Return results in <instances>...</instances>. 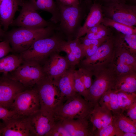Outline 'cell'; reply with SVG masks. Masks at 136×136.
Instances as JSON below:
<instances>
[{"instance_id": "6da1fadb", "label": "cell", "mask_w": 136, "mask_h": 136, "mask_svg": "<svg viewBox=\"0 0 136 136\" xmlns=\"http://www.w3.org/2000/svg\"><path fill=\"white\" fill-rule=\"evenodd\" d=\"M66 40L62 34L56 31L50 36L37 40L20 55L24 61L34 62L42 66L52 54L61 52Z\"/></svg>"}, {"instance_id": "7a4b0ae2", "label": "cell", "mask_w": 136, "mask_h": 136, "mask_svg": "<svg viewBox=\"0 0 136 136\" xmlns=\"http://www.w3.org/2000/svg\"><path fill=\"white\" fill-rule=\"evenodd\" d=\"M56 31L55 24L40 28L19 27L6 31L4 38L11 45L12 52L20 54L28 49L37 40L50 36Z\"/></svg>"}, {"instance_id": "3957f363", "label": "cell", "mask_w": 136, "mask_h": 136, "mask_svg": "<svg viewBox=\"0 0 136 136\" xmlns=\"http://www.w3.org/2000/svg\"><path fill=\"white\" fill-rule=\"evenodd\" d=\"M55 2L60 15L59 22L56 25V31L61 34L66 41L76 38L85 13L81 1L79 4L71 6H64Z\"/></svg>"}, {"instance_id": "277c9868", "label": "cell", "mask_w": 136, "mask_h": 136, "mask_svg": "<svg viewBox=\"0 0 136 136\" xmlns=\"http://www.w3.org/2000/svg\"><path fill=\"white\" fill-rule=\"evenodd\" d=\"M65 101L53 114L55 122L89 118L95 106L78 93Z\"/></svg>"}, {"instance_id": "5b68a950", "label": "cell", "mask_w": 136, "mask_h": 136, "mask_svg": "<svg viewBox=\"0 0 136 136\" xmlns=\"http://www.w3.org/2000/svg\"><path fill=\"white\" fill-rule=\"evenodd\" d=\"M34 86L38 92L40 109L53 116L55 111L65 101L55 81L45 76Z\"/></svg>"}, {"instance_id": "8992f818", "label": "cell", "mask_w": 136, "mask_h": 136, "mask_svg": "<svg viewBox=\"0 0 136 136\" xmlns=\"http://www.w3.org/2000/svg\"><path fill=\"white\" fill-rule=\"evenodd\" d=\"M91 71L95 79L85 99L95 105L105 93L114 89L117 75L110 64Z\"/></svg>"}, {"instance_id": "52a82bcc", "label": "cell", "mask_w": 136, "mask_h": 136, "mask_svg": "<svg viewBox=\"0 0 136 136\" xmlns=\"http://www.w3.org/2000/svg\"><path fill=\"white\" fill-rule=\"evenodd\" d=\"M12 79L21 84L26 88L30 89L45 76L42 66L34 62L24 61L15 70L8 73Z\"/></svg>"}, {"instance_id": "ba28073f", "label": "cell", "mask_w": 136, "mask_h": 136, "mask_svg": "<svg viewBox=\"0 0 136 136\" xmlns=\"http://www.w3.org/2000/svg\"><path fill=\"white\" fill-rule=\"evenodd\" d=\"M26 89L15 98L10 110L19 116L27 117L40 109L38 92L36 87Z\"/></svg>"}, {"instance_id": "9c48e42d", "label": "cell", "mask_w": 136, "mask_h": 136, "mask_svg": "<svg viewBox=\"0 0 136 136\" xmlns=\"http://www.w3.org/2000/svg\"><path fill=\"white\" fill-rule=\"evenodd\" d=\"M18 17L11 25L31 29L44 28L55 24L42 18L28 1L24 0Z\"/></svg>"}, {"instance_id": "30bf717a", "label": "cell", "mask_w": 136, "mask_h": 136, "mask_svg": "<svg viewBox=\"0 0 136 136\" xmlns=\"http://www.w3.org/2000/svg\"><path fill=\"white\" fill-rule=\"evenodd\" d=\"M103 9L107 17L131 26L136 25V7L122 1L106 4Z\"/></svg>"}, {"instance_id": "8fae6325", "label": "cell", "mask_w": 136, "mask_h": 136, "mask_svg": "<svg viewBox=\"0 0 136 136\" xmlns=\"http://www.w3.org/2000/svg\"><path fill=\"white\" fill-rule=\"evenodd\" d=\"M114 48L113 38L111 36L100 45L94 54L80 61L79 64L80 67L91 71L110 64Z\"/></svg>"}, {"instance_id": "7c38bea8", "label": "cell", "mask_w": 136, "mask_h": 136, "mask_svg": "<svg viewBox=\"0 0 136 136\" xmlns=\"http://www.w3.org/2000/svg\"><path fill=\"white\" fill-rule=\"evenodd\" d=\"M26 89L20 83L11 78L8 74L0 77V106L10 110L19 93Z\"/></svg>"}, {"instance_id": "4fadbf2b", "label": "cell", "mask_w": 136, "mask_h": 136, "mask_svg": "<svg viewBox=\"0 0 136 136\" xmlns=\"http://www.w3.org/2000/svg\"><path fill=\"white\" fill-rule=\"evenodd\" d=\"M27 119L31 136H45L55 122L52 116L40 109Z\"/></svg>"}, {"instance_id": "5bb4252c", "label": "cell", "mask_w": 136, "mask_h": 136, "mask_svg": "<svg viewBox=\"0 0 136 136\" xmlns=\"http://www.w3.org/2000/svg\"><path fill=\"white\" fill-rule=\"evenodd\" d=\"M110 64L117 76L136 72V56L114 45L113 54Z\"/></svg>"}, {"instance_id": "9a60e30c", "label": "cell", "mask_w": 136, "mask_h": 136, "mask_svg": "<svg viewBox=\"0 0 136 136\" xmlns=\"http://www.w3.org/2000/svg\"><path fill=\"white\" fill-rule=\"evenodd\" d=\"M59 53L55 52L52 54L42 66L45 76L54 80L71 67L66 56Z\"/></svg>"}, {"instance_id": "2e32d148", "label": "cell", "mask_w": 136, "mask_h": 136, "mask_svg": "<svg viewBox=\"0 0 136 136\" xmlns=\"http://www.w3.org/2000/svg\"><path fill=\"white\" fill-rule=\"evenodd\" d=\"M27 117L18 116L3 121L1 136H31Z\"/></svg>"}, {"instance_id": "e0dca14e", "label": "cell", "mask_w": 136, "mask_h": 136, "mask_svg": "<svg viewBox=\"0 0 136 136\" xmlns=\"http://www.w3.org/2000/svg\"><path fill=\"white\" fill-rule=\"evenodd\" d=\"M24 0H0V22L6 31L13 20L18 7Z\"/></svg>"}, {"instance_id": "ac0fdd59", "label": "cell", "mask_w": 136, "mask_h": 136, "mask_svg": "<svg viewBox=\"0 0 136 136\" xmlns=\"http://www.w3.org/2000/svg\"><path fill=\"white\" fill-rule=\"evenodd\" d=\"M89 119L88 118L60 121L70 136H93V128L90 127Z\"/></svg>"}, {"instance_id": "d6986e66", "label": "cell", "mask_w": 136, "mask_h": 136, "mask_svg": "<svg viewBox=\"0 0 136 136\" xmlns=\"http://www.w3.org/2000/svg\"><path fill=\"white\" fill-rule=\"evenodd\" d=\"M103 11L101 5L99 3L94 2L92 4L85 21L80 28L76 38L82 37L91 28L101 23L104 18Z\"/></svg>"}, {"instance_id": "ffe728a7", "label": "cell", "mask_w": 136, "mask_h": 136, "mask_svg": "<svg viewBox=\"0 0 136 136\" xmlns=\"http://www.w3.org/2000/svg\"><path fill=\"white\" fill-rule=\"evenodd\" d=\"M75 67H71L61 76L55 80L62 97L65 100L77 93L75 90L73 73Z\"/></svg>"}, {"instance_id": "44dd1931", "label": "cell", "mask_w": 136, "mask_h": 136, "mask_svg": "<svg viewBox=\"0 0 136 136\" xmlns=\"http://www.w3.org/2000/svg\"><path fill=\"white\" fill-rule=\"evenodd\" d=\"M114 89L118 91L136 93V72L118 75Z\"/></svg>"}, {"instance_id": "7402d4cb", "label": "cell", "mask_w": 136, "mask_h": 136, "mask_svg": "<svg viewBox=\"0 0 136 136\" xmlns=\"http://www.w3.org/2000/svg\"><path fill=\"white\" fill-rule=\"evenodd\" d=\"M28 1L37 10H42L51 13L50 21L55 24L59 21V11L54 0H29Z\"/></svg>"}, {"instance_id": "603a6c76", "label": "cell", "mask_w": 136, "mask_h": 136, "mask_svg": "<svg viewBox=\"0 0 136 136\" xmlns=\"http://www.w3.org/2000/svg\"><path fill=\"white\" fill-rule=\"evenodd\" d=\"M114 45L136 56V34L119 35L115 39L113 38Z\"/></svg>"}, {"instance_id": "cb8c5ba5", "label": "cell", "mask_w": 136, "mask_h": 136, "mask_svg": "<svg viewBox=\"0 0 136 136\" xmlns=\"http://www.w3.org/2000/svg\"><path fill=\"white\" fill-rule=\"evenodd\" d=\"M19 55H10L0 59V73L7 74L15 70L23 62Z\"/></svg>"}, {"instance_id": "d4e9b609", "label": "cell", "mask_w": 136, "mask_h": 136, "mask_svg": "<svg viewBox=\"0 0 136 136\" xmlns=\"http://www.w3.org/2000/svg\"><path fill=\"white\" fill-rule=\"evenodd\" d=\"M113 122L123 132L136 133V124L123 113L113 114Z\"/></svg>"}, {"instance_id": "484cf974", "label": "cell", "mask_w": 136, "mask_h": 136, "mask_svg": "<svg viewBox=\"0 0 136 136\" xmlns=\"http://www.w3.org/2000/svg\"><path fill=\"white\" fill-rule=\"evenodd\" d=\"M101 24L106 27L114 28L121 34L125 35L136 34V28L115 21L107 17L104 18Z\"/></svg>"}, {"instance_id": "4316f807", "label": "cell", "mask_w": 136, "mask_h": 136, "mask_svg": "<svg viewBox=\"0 0 136 136\" xmlns=\"http://www.w3.org/2000/svg\"><path fill=\"white\" fill-rule=\"evenodd\" d=\"M116 91L118 105L123 113L136 101V93Z\"/></svg>"}, {"instance_id": "83f0119b", "label": "cell", "mask_w": 136, "mask_h": 136, "mask_svg": "<svg viewBox=\"0 0 136 136\" xmlns=\"http://www.w3.org/2000/svg\"><path fill=\"white\" fill-rule=\"evenodd\" d=\"M75 89L76 92L85 98L86 92L84 79L81 68L74 70L73 73Z\"/></svg>"}, {"instance_id": "f1b7e54d", "label": "cell", "mask_w": 136, "mask_h": 136, "mask_svg": "<svg viewBox=\"0 0 136 136\" xmlns=\"http://www.w3.org/2000/svg\"><path fill=\"white\" fill-rule=\"evenodd\" d=\"M66 44L70 53L75 57L79 64L84 57L79 39L76 38L72 40L66 41Z\"/></svg>"}, {"instance_id": "f546056e", "label": "cell", "mask_w": 136, "mask_h": 136, "mask_svg": "<svg viewBox=\"0 0 136 136\" xmlns=\"http://www.w3.org/2000/svg\"><path fill=\"white\" fill-rule=\"evenodd\" d=\"M123 132L120 130L113 122L100 129L96 130L94 133L95 136H122Z\"/></svg>"}, {"instance_id": "4dcf8cb0", "label": "cell", "mask_w": 136, "mask_h": 136, "mask_svg": "<svg viewBox=\"0 0 136 136\" xmlns=\"http://www.w3.org/2000/svg\"><path fill=\"white\" fill-rule=\"evenodd\" d=\"M99 106L98 102L95 105L89 116V120L92 125L93 133L96 130L102 128V121Z\"/></svg>"}, {"instance_id": "1f68e13d", "label": "cell", "mask_w": 136, "mask_h": 136, "mask_svg": "<svg viewBox=\"0 0 136 136\" xmlns=\"http://www.w3.org/2000/svg\"><path fill=\"white\" fill-rule=\"evenodd\" d=\"M45 136H70L60 121L55 122L50 130Z\"/></svg>"}, {"instance_id": "d6a6232c", "label": "cell", "mask_w": 136, "mask_h": 136, "mask_svg": "<svg viewBox=\"0 0 136 136\" xmlns=\"http://www.w3.org/2000/svg\"><path fill=\"white\" fill-rule=\"evenodd\" d=\"M110 105L113 114L123 113L118 104L117 91L114 89L110 90Z\"/></svg>"}, {"instance_id": "836d02e7", "label": "cell", "mask_w": 136, "mask_h": 136, "mask_svg": "<svg viewBox=\"0 0 136 136\" xmlns=\"http://www.w3.org/2000/svg\"><path fill=\"white\" fill-rule=\"evenodd\" d=\"M99 108L102 121L103 128L112 123L113 120V115L112 111L108 109L101 107L99 105Z\"/></svg>"}, {"instance_id": "e575fe53", "label": "cell", "mask_w": 136, "mask_h": 136, "mask_svg": "<svg viewBox=\"0 0 136 136\" xmlns=\"http://www.w3.org/2000/svg\"><path fill=\"white\" fill-rule=\"evenodd\" d=\"M110 34L109 30L107 28L96 32H88L84 38L90 39L99 40L110 37L111 36Z\"/></svg>"}, {"instance_id": "d590c367", "label": "cell", "mask_w": 136, "mask_h": 136, "mask_svg": "<svg viewBox=\"0 0 136 136\" xmlns=\"http://www.w3.org/2000/svg\"><path fill=\"white\" fill-rule=\"evenodd\" d=\"M81 68L83 75L84 81V85L86 97L88 92L90 88L92 83V77L93 76L92 72L84 68Z\"/></svg>"}, {"instance_id": "8d00e7d4", "label": "cell", "mask_w": 136, "mask_h": 136, "mask_svg": "<svg viewBox=\"0 0 136 136\" xmlns=\"http://www.w3.org/2000/svg\"><path fill=\"white\" fill-rule=\"evenodd\" d=\"M111 37L108 38L99 40L90 39L84 37H81L79 39L82 46H89L100 45Z\"/></svg>"}, {"instance_id": "74e56055", "label": "cell", "mask_w": 136, "mask_h": 136, "mask_svg": "<svg viewBox=\"0 0 136 136\" xmlns=\"http://www.w3.org/2000/svg\"><path fill=\"white\" fill-rule=\"evenodd\" d=\"M14 111L0 106V119L4 121L17 116Z\"/></svg>"}, {"instance_id": "f35d334b", "label": "cell", "mask_w": 136, "mask_h": 136, "mask_svg": "<svg viewBox=\"0 0 136 136\" xmlns=\"http://www.w3.org/2000/svg\"><path fill=\"white\" fill-rule=\"evenodd\" d=\"M110 90L106 92L102 95L98 103L101 107L107 108L111 111L110 105Z\"/></svg>"}, {"instance_id": "ab89813d", "label": "cell", "mask_w": 136, "mask_h": 136, "mask_svg": "<svg viewBox=\"0 0 136 136\" xmlns=\"http://www.w3.org/2000/svg\"><path fill=\"white\" fill-rule=\"evenodd\" d=\"M12 52V49L7 40H5L0 42V59Z\"/></svg>"}, {"instance_id": "60d3db41", "label": "cell", "mask_w": 136, "mask_h": 136, "mask_svg": "<svg viewBox=\"0 0 136 136\" xmlns=\"http://www.w3.org/2000/svg\"><path fill=\"white\" fill-rule=\"evenodd\" d=\"M100 45L89 46H84L81 45L83 57L87 58L92 55Z\"/></svg>"}, {"instance_id": "b9f144b4", "label": "cell", "mask_w": 136, "mask_h": 136, "mask_svg": "<svg viewBox=\"0 0 136 136\" xmlns=\"http://www.w3.org/2000/svg\"><path fill=\"white\" fill-rule=\"evenodd\" d=\"M126 110L128 117L136 124V101Z\"/></svg>"}, {"instance_id": "7bdbcfd3", "label": "cell", "mask_w": 136, "mask_h": 136, "mask_svg": "<svg viewBox=\"0 0 136 136\" xmlns=\"http://www.w3.org/2000/svg\"><path fill=\"white\" fill-rule=\"evenodd\" d=\"M81 0H55L61 4L65 6H71L77 5Z\"/></svg>"}, {"instance_id": "ee69618b", "label": "cell", "mask_w": 136, "mask_h": 136, "mask_svg": "<svg viewBox=\"0 0 136 136\" xmlns=\"http://www.w3.org/2000/svg\"><path fill=\"white\" fill-rule=\"evenodd\" d=\"M107 27L105 26L101 23L91 28L87 33L96 32L106 29L107 28Z\"/></svg>"}, {"instance_id": "f6af8a7d", "label": "cell", "mask_w": 136, "mask_h": 136, "mask_svg": "<svg viewBox=\"0 0 136 136\" xmlns=\"http://www.w3.org/2000/svg\"><path fill=\"white\" fill-rule=\"evenodd\" d=\"M1 26L0 23V41L2 40V38H4L6 32L2 28Z\"/></svg>"}, {"instance_id": "bcb514c9", "label": "cell", "mask_w": 136, "mask_h": 136, "mask_svg": "<svg viewBox=\"0 0 136 136\" xmlns=\"http://www.w3.org/2000/svg\"><path fill=\"white\" fill-rule=\"evenodd\" d=\"M136 133L131 132H123L122 134V136H136Z\"/></svg>"}, {"instance_id": "7dc6e473", "label": "cell", "mask_w": 136, "mask_h": 136, "mask_svg": "<svg viewBox=\"0 0 136 136\" xmlns=\"http://www.w3.org/2000/svg\"><path fill=\"white\" fill-rule=\"evenodd\" d=\"M106 3V4L110 3L120 1H122L123 0H100Z\"/></svg>"}, {"instance_id": "c3c4849f", "label": "cell", "mask_w": 136, "mask_h": 136, "mask_svg": "<svg viewBox=\"0 0 136 136\" xmlns=\"http://www.w3.org/2000/svg\"><path fill=\"white\" fill-rule=\"evenodd\" d=\"M0 136H1V126L2 122H1L0 121Z\"/></svg>"}, {"instance_id": "681fc988", "label": "cell", "mask_w": 136, "mask_h": 136, "mask_svg": "<svg viewBox=\"0 0 136 136\" xmlns=\"http://www.w3.org/2000/svg\"><path fill=\"white\" fill-rule=\"evenodd\" d=\"M91 0H84V1L87 3H89L90 2Z\"/></svg>"}, {"instance_id": "f907efd6", "label": "cell", "mask_w": 136, "mask_h": 136, "mask_svg": "<svg viewBox=\"0 0 136 136\" xmlns=\"http://www.w3.org/2000/svg\"><path fill=\"white\" fill-rule=\"evenodd\" d=\"M0 23L1 24L0 22Z\"/></svg>"}]
</instances>
